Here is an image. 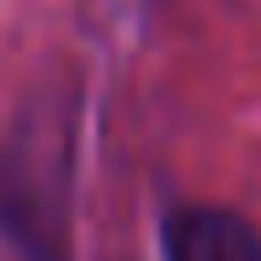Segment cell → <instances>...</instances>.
<instances>
[{
    "instance_id": "1",
    "label": "cell",
    "mask_w": 261,
    "mask_h": 261,
    "mask_svg": "<svg viewBox=\"0 0 261 261\" xmlns=\"http://www.w3.org/2000/svg\"><path fill=\"white\" fill-rule=\"evenodd\" d=\"M171 261H261V234L229 208H181L165 229Z\"/></svg>"
}]
</instances>
